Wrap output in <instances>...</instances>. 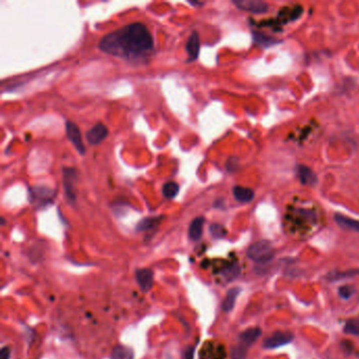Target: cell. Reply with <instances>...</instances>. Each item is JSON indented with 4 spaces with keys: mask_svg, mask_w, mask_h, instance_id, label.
<instances>
[{
    "mask_svg": "<svg viewBox=\"0 0 359 359\" xmlns=\"http://www.w3.org/2000/svg\"><path fill=\"white\" fill-rule=\"evenodd\" d=\"M77 182V171L73 168L63 169V188L65 196L71 201L76 199V192H75V184Z\"/></svg>",
    "mask_w": 359,
    "mask_h": 359,
    "instance_id": "cell-3",
    "label": "cell"
},
{
    "mask_svg": "<svg viewBox=\"0 0 359 359\" xmlns=\"http://www.w3.org/2000/svg\"><path fill=\"white\" fill-rule=\"evenodd\" d=\"M10 349L3 348L1 350V353H0V359H10Z\"/></svg>",
    "mask_w": 359,
    "mask_h": 359,
    "instance_id": "cell-28",
    "label": "cell"
},
{
    "mask_svg": "<svg viewBox=\"0 0 359 359\" xmlns=\"http://www.w3.org/2000/svg\"><path fill=\"white\" fill-rule=\"evenodd\" d=\"M261 330L259 328H251L245 330L243 333H241L239 339H240V345L248 348L251 345H253L256 340L261 336Z\"/></svg>",
    "mask_w": 359,
    "mask_h": 359,
    "instance_id": "cell-12",
    "label": "cell"
},
{
    "mask_svg": "<svg viewBox=\"0 0 359 359\" xmlns=\"http://www.w3.org/2000/svg\"><path fill=\"white\" fill-rule=\"evenodd\" d=\"M193 355H194V348L187 347L184 352V359H193Z\"/></svg>",
    "mask_w": 359,
    "mask_h": 359,
    "instance_id": "cell-27",
    "label": "cell"
},
{
    "mask_svg": "<svg viewBox=\"0 0 359 359\" xmlns=\"http://www.w3.org/2000/svg\"><path fill=\"white\" fill-rule=\"evenodd\" d=\"M203 224H204L203 217H197V218H195L191 222L190 229H188V236H190V238L192 240L196 241L201 237L203 231Z\"/></svg>",
    "mask_w": 359,
    "mask_h": 359,
    "instance_id": "cell-13",
    "label": "cell"
},
{
    "mask_svg": "<svg viewBox=\"0 0 359 359\" xmlns=\"http://www.w3.org/2000/svg\"><path fill=\"white\" fill-rule=\"evenodd\" d=\"M233 195L235 199L240 202H250L254 198V191L252 188L237 185L233 188Z\"/></svg>",
    "mask_w": 359,
    "mask_h": 359,
    "instance_id": "cell-15",
    "label": "cell"
},
{
    "mask_svg": "<svg viewBox=\"0 0 359 359\" xmlns=\"http://www.w3.org/2000/svg\"><path fill=\"white\" fill-rule=\"evenodd\" d=\"M254 40L257 44H259L262 48H269L271 45L278 43V40L272 38V37L262 35L260 33H254Z\"/></svg>",
    "mask_w": 359,
    "mask_h": 359,
    "instance_id": "cell-19",
    "label": "cell"
},
{
    "mask_svg": "<svg viewBox=\"0 0 359 359\" xmlns=\"http://www.w3.org/2000/svg\"><path fill=\"white\" fill-rule=\"evenodd\" d=\"M136 278L140 288L145 292L150 291L153 287L154 274L149 269H140L136 272Z\"/></svg>",
    "mask_w": 359,
    "mask_h": 359,
    "instance_id": "cell-9",
    "label": "cell"
},
{
    "mask_svg": "<svg viewBox=\"0 0 359 359\" xmlns=\"http://www.w3.org/2000/svg\"><path fill=\"white\" fill-rule=\"evenodd\" d=\"M185 50L190 60H195L198 57L200 50V42H199V36H198L197 32H193L191 34L190 38H188L186 42Z\"/></svg>",
    "mask_w": 359,
    "mask_h": 359,
    "instance_id": "cell-10",
    "label": "cell"
},
{
    "mask_svg": "<svg viewBox=\"0 0 359 359\" xmlns=\"http://www.w3.org/2000/svg\"><path fill=\"white\" fill-rule=\"evenodd\" d=\"M335 220L340 228L350 231L359 232V220L349 218V217L340 214L335 215Z\"/></svg>",
    "mask_w": 359,
    "mask_h": 359,
    "instance_id": "cell-14",
    "label": "cell"
},
{
    "mask_svg": "<svg viewBox=\"0 0 359 359\" xmlns=\"http://www.w3.org/2000/svg\"><path fill=\"white\" fill-rule=\"evenodd\" d=\"M233 3L240 10L253 14H262L269 11L268 3L260 0H234Z\"/></svg>",
    "mask_w": 359,
    "mask_h": 359,
    "instance_id": "cell-4",
    "label": "cell"
},
{
    "mask_svg": "<svg viewBox=\"0 0 359 359\" xmlns=\"http://www.w3.org/2000/svg\"><path fill=\"white\" fill-rule=\"evenodd\" d=\"M240 274V269L237 266V264H232V266L225 268L222 271V275L225 279L228 280H233L235 278H237Z\"/></svg>",
    "mask_w": 359,
    "mask_h": 359,
    "instance_id": "cell-21",
    "label": "cell"
},
{
    "mask_svg": "<svg viewBox=\"0 0 359 359\" xmlns=\"http://www.w3.org/2000/svg\"><path fill=\"white\" fill-rule=\"evenodd\" d=\"M54 191L48 187H33L30 191V199L33 203H49L54 197Z\"/></svg>",
    "mask_w": 359,
    "mask_h": 359,
    "instance_id": "cell-8",
    "label": "cell"
},
{
    "mask_svg": "<svg viewBox=\"0 0 359 359\" xmlns=\"http://www.w3.org/2000/svg\"><path fill=\"white\" fill-rule=\"evenodd\" d=\"M210 233L212 234V236L214 238H217V239H220V238H223L225 237L226 235V230L223 228V226L221 224H218V223H214L210 226Z\"/></svg>",
    "mask_w": 359,
    "mask_h": 359,
    "instance_id": "cell-23",
    "label": "cell"
},
{
    "mask_svg": "<svg viewBox=\"0 0 359 359\" xmlns=\"http://www.w3.org/2000/svg\"><path fill=\"white\" fill-rule=\"evenodd\" d=\"M293 338L294 336L290 332H277L266 339L263 347L266 349H276L292 343Z\"/></svg>",
    "mask_w": 359,
    "mask_h": 359,
    "instance_id": "cell-6",
    "label": "cell"
},
{
    "mask_svg": "<svg viewBox=\"0 0 359 359\" xmlns=\"http://www.w3.org/2000/svg\"><path fill=\"white\" fill-rule=\"evenodd\" d=\"M111 359H134V353L130 348L117 346L112 351Z\"/></svg>",
    "mask_w": 359,
    "mask_h": 359,
    "instance_id": "cell-17",
    "label": "cell"
},
{
    "mask_svg": "<svg viewBox=\"0 0 359 359\" xmlns=\"http://www.w3.org/2000/svg\"><path fill=\"white\" fill-rule=\"evenodd\" d=\"M353 293H354V291H353L352 287H350V286H344L339 289V295L345 299H348L351 297L353 295Z\"/></svg>",
    "mask_w": 359,
    "mask_h": 359,
    "instance_id": "cell-25",
    "label": "cell"
},
{
    "mask_svg": "<svg viewBox=\"0 0 359 359\" xmlns=\"http://www.w3.org/2000/svg\"><path fill=\"white\" fill-rule=\"evenodd\" d=\"M297 173L300 181L307 185H315L317 184V176L312 171V170L306 166H299L297 168Z\"/></svg>",
    "mask_w": 359,
    "mask_h": 359,
    "instance_id": "cell-11",
    "label": "cell"
},
{
    "mask_svg": "<svg viewBox=\"0 0 359 359\" xmlns=\"http://www.w3.org/2000/svg\"><path fill=\"white\" fill-rule=\"evenodd\" d=\"M178 192L179 185L174 181H169L163 186V194L166 198H169V199H172V198L176 197Z\"/></svg>",
    "mask_w": 359,
    "mask_h": 359,
    "instance_id": "cell-20",
    "label": "cell"
},
{
    "mask_svg": "<svg viewBox=\"0 0 359 359\" xmlns=\"http://www.w3.org/2000/svg\"><path fill=\"white\" fill-rule=\"evenodd\" d=\"M248 257L258 263L269 262L274 257V249L271 242L260 240L253 243L248 250Z\"/></svg>",
    "mask_w": 359,
    "mask_h": 359,
    "instance_id": "cell-2",
    "label": "cell"
},
{
    "mask_svg": "<svg viewBox=\"0 0 359 359\" xmlns=\"http://www.w3.org/2000/svg\"><path fill=\"white\" fill-rule=\"evenodd\" d=\"M345 332L350 335L359 336V320L358 319L348 320L345 326Z\"/></svg>",
    "mask_w": 359,
    "mask_h": 359,
    "instance_id": "cell-22",
    "label": "cell"
},
{
    "mask_svg": "<svg viewBox=\"0 0 359 359\" xmlns=\"http://www.w3.org/2000/svg\"><path fill=\"white\" fill-rule=\"evenodd\" d=\"M160 220H162V218L160 217H153V218H145L143 220H140L136 226V230L138 232H141V231H147V230H151L155 228L156 225L159 224Z\"/></svg>",
    "mask_w": 359,
    "mask_h": 359,
    "instance_id": "cell-18",
    "label": "cell"
},
{
    "mask_svg": "<svg viewBox=\"0 0 359 359\" xmlns=\"http://www.w3.org/2000/svg\"><path fill=\"white\" fill-rule=\"evenodd\" d=\"M65 131H67V137L73 144L75 149L78 151V153L81 155L86 153V147L83 145L79 128L74 122L67 121L65 122Z\"/></svg>",
    "mask_w": 359,
    "mask_h": 359,
    "instance_id": "cell-5",
    "label": "cell"
},
{
    "mask_svg": "<svg viewBox=\"0 0 359 359\" xmlns=\"http://www.w3.org/2000/svg\"><path fill=\"white\" fill-rule=\"evenodd\" d=\"M238 169V159L236 158H230L226 163V170L229 172H234Z\"/></svg>",
    "mask_w": 359,
    "mask_h": 359,
    "instance_id": "cell-26",
    "label": "cell"
},
{
    "mask_svg": "<svg viewBox=\"0 0 359 359\" xmlns=\"http://www.w3.org/2000/svg\"><path fill=\"white\" fill-rule=\"evenodd\" d=\"M108 134L109 131L107 127L102 124H97L96 126H94L91 130L87 132L86 137L90 145L96 146L102 143V141L108 137Z\"/></svg>",
    "mask_w": 359,
    "mask_h": 359,
    "instance_id": "cell-7",
    "label": "cell"
},
{
    "mask_svg": "<svg viewBox=\"0 0 359 359\" xmlns=\"http://www.w3.org/2000/svg\"><path fill=\"white\" fill-rule=\"evenodd\" d=\"M240 293V289L239 288H232L231 290H229L228 294H226L223 302H222V309L224 312H230L233 310L235 302H236V298L238 297Z\"/></svg>",
    "mask_w": 359,
    "mask_h": 359,
    "instance_id": "cell-16",
    "label": "cell"
},
{
    "mask_svg": "<svg viewBox=\"0 0 359 359\" xmlns=\"http://www.w3.org/2000/svg\"><path fill=\"white\" fill-rule=\"evenodd\" d=\"M247 349L241 345L233 348L232 350V359H247Z\"/></svg>",
    "mask_w": 359,
    "mask_h": 359,
    "instance_id": "cell-24",
    "label": "cell"
},
{
    "mask_svg": "<svg viewBox=\"0 0 359 359\" xmlns=\"http://www.w3.org/2000/svg\"><path fill=\"white\" fill-rule=\"evenodd\" d=\"M188 3H190V4H192V5H202L203 3L202 2H196V1H194V2H188Z\"/></svg>",
    "mask_w": 359,
    "mask_h": 359,
    "instance_id": "cell-29",
    "label": "cell"
},
{
    "mask_svg": "<svg viewBox=\"0 0 359 359\" xmlns=\"http://www.w3.org/2000/svg\"><path fill=\"white\" fill-rule=\"evenodd\" d=\"M99 49L117 57L135 59L152 52L154 40L146 24L135 22L106 35L99 42Z\"/></svg>",
    "mask_w": 359,
    "mask_h": 359,
    "instance_id": "cell-1",
    "label": "cell"
}]
</instances>
